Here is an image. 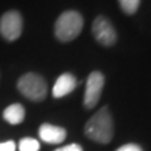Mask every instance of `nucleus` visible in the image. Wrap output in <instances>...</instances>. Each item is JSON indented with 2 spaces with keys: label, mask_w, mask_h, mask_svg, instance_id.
<instances>
[{
  "label": "nucleus",
  "mask_w": 151,
  "mask_h": 151,
  "mask_svg": "<svg viewBox=\"0 0 151 151\" xmlns=\"http://www.w3.org/2000/svg\"><path fill=\"white\" fill-rule=\"evenodd\" d=\"M84 134L98 144H110L115 134L113 117L107 106L100 108L84 125Z\"/></svg>",
  "instance_id": "obj_1"
},
{
  "label": "nucleus",
  "mask_w": 151,
  "mask_h": 151,
  "mask_svg": "<svg viewBox=\"0 0 151 151\" xmlns=\"http://www.w3.org/2000/svg\"><path fill=\"white\" fill-rule=\"evenodd\" d=\"M83 17L76 10L63 12L54 24V35L59 42L67 43L76 39L83 29Z\"/></svg>",
  "instance_id": "obj_2"
},
{
  "label": "nucleus",
  "mask_w": 151,
  "mask_h": 151,
  "mask_svg": "<svg viewBox=\"0 0 151 151\" xmlns=\"http://www.w3.org/2000/svg\"><path fill=\"white\" fill-rule=\"evenodd\" d=\"M17 87L23 96L33 102L45 100L48 93V83L43 76L29 72L23 74L17 82Z\"/></svg>",
  "instance_id": "obj_3"
},
{
  "label": "nucleus",
  "mask_w": 151,
  "mask_h": 151,
  "mask_svg": "<svg viewBox=\"0 0 151 151\" xmlns=\"http://www.w3.org/2000/svg\"><path fill=\"white\" fill-rule=\"evenodd\" d=\"M93 38L102 47H112L117 42V32L111 20L105 15H97L92 22Z\"/></svg>",
  "instance_id": "obj_4"
},
{
  "label": "nucleus",
  "mask_w": 151,
  "mask_h": 151,
  "mask_svg": "<svg viewBox=\"0 0 151 151\" xmlns=\"http://www.w3.org/2000/svg\"><path fill=\"white\" fill-rule=\"evenodd\" d=\"M103 87H105V76H103V73L100 70H93L89 73L83 97V105L87 110H91V108L97 106V103L101 100Z\"/></svg>",
  "instance_id": "obj_5"
},
{
  "label": "nucleus",
  "mask_w": 151,
  "mask_h": 151,
  "mask_svg": "<svg viewBox=\"0 0 151 151\" xmlns=\"http://www.w3.org/2000/svg\"><path fill=\"white\" fill-rule=\"evenodd\" d=\"M23 32V17L18 10H9L0 18V34L8 42L17 40Z\"/></svg>",
  "instance_id": "obj_6"
},
{
  "label": "nucleus",
  "mask_w": 151,
  "mask_h": 151,
  "mask_svg": "<svg viewBox=\"0 0 151 151\" xmlns=\"http://www.w3.org/2000/svg\"><path fill=\"white\" fill-rule=\"evenodd\" d=\"M39 137L47 144L50 145H58L62 144L67 137V131L60 126L50 125V124H43L39 127Z\"/></svg>",
  "instance_id": "obj_7"
},
{
  "label": "nucleus",
  "mask_w": 151,
  "mask_h": 151,
  "mask_svg": "<svg viewBox=\"0 0 151 151\" xmlns=\"http://www.w3.org/2000/svg\"><path fill=\"white\" fill-rule=\"evenodd\" d=\"M76 87H77V81L74 76L72 73H63L57 78L52 89V94L54 98H62L73 92Z\"/></svg>",
  "instance_id": "obj_8"
},
{
  "label": "nucleus",
  "mask_w": 151,
  "mask_h": 151,
  "mask_svg": "<svg viewBox=\"0 0 151 151\" xmlns=\"http://www.w3.org/2000/svg\"><path fill=\"white\" fill-rule=\"evenodd\" d=\"M3 117L8 124L19 125L25 119V108L20 103H13L9 105L3 112Z\"/></svg>",
  "instance_id": "obj_9"
},
{
  "label": "nucleus",
  "mask_w": 151,
  "mask_h": 151,
  "mask_svg": "<svg viewBox=\"0 0 151 151\" xmlns=\"http://www.w3.org/2000/svg\"><path fill=\"white\" fill-rule=\"evenodd\" d=\"M18 149L19 151H39L40 144L39 141L33 137H24L19 141Z\"/></svg>",
  "instance_id": "obj_10"
},
{
  "label": "nucleus",
  "mask_w": 151,
  "mask_h": 151,
  "mask_svg": "<svg viewBox=\"0 0 151 151\" xmlns=\"http://www.w3.org/2000/svg\"><path fill=\"white\" fill-rule=\"evenodd\" d=\"M141 0H119L120 8L127 15H134L139 10Z\"/></svg>",
  "instance_id": "obj_11"
},
{
  "label": "nucleus",
  "mask_w": 151,
  "mask_h": 151,
  "mask_svg": "<svg viewBox=\"0 0 151 151\" xmlns=\"http://www.w3.org/2000/svg\"><path fill=\"white\" fill-rule=\"evenodd\" d=\"M116 151H144V150L137 144H126V145L120 146Z\"/></svg>",
  "instance_id": "obj_12"
},
{
  "label": "nucleus",
  "mask_w": 151,
  "mask_h": 151,
  "mask_svg": "<svg viewBox=\"0 0 151 151\" xmlns=\"http://www.w3.org/2000/svg\"><path fill=\"white\" fill-rule=\"evenodd\" d=\"M15 150H17V145L13 140L0 142V151H15Z\"/></svg>",
  "instance_id": "obj_13"
},
{
  "label": "nucleus",
  "mask_w": 151,
  "mask_h": 151,
  "mask_svg": "<svg viewBox=\"0 0 151 151\" xmlns=\"http://www.w3.org/2000/svg\"><path fill=\"white\" fill-rule=\"evenodd\" d=\"M54 151H83V149H82V146L78 144H69V145L63 146V147L55 149Z\"/></svg>",
  "instance_id": "obj_14"
}]
</instances>
